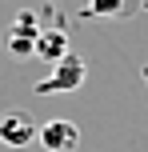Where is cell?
Here are the masks:
<instances>
[{"instance_id": "5b68a950", "label": "cell", "mask_w": 148, "mask_h": 152, "mask_svg": "<svg viewBox=\"0 0 148 152\" xmlns=\"http://www.w3.org/2000/svg\"><path fill=\"white\" fill-rule=\"evenodd\" d=\"M148 0H88L84 12L92 16V20H128V16L144 12Z\"/></svg>"}, {"instance_id": "6da1fadb", "label": "cell", "mask_w": 148, "mask_h": 152, "mask_svg": "<svg viewBox=\"0 0 148 152\" xmlns=\"http://www.w3.org/2000/svg\"><path fill=\"white\" fill-rule=\"evenodd\" d=\"M40 132V120L28 112V108H12V112L0 116V144L8 148H28Z\"/></svg>"}, {"instance_id": "3957f363", "label": "cell", "mask_w": 148, "mask_h": 152, "mask_svg": "<svg viewBox=\"0 0 148 152\" xmlns=\"http://www.w3.org/2000/svg\"><path fill=\"white\" fill-rule=\"evenodd\" d=\"M36 140H40L48 152H72V148L80 144V128H76L72 120H48V124H40Z\"/></svg>"}, {"instance_id": "52a82bcc", "label": "cell", "mask_w": 148, "mask_h": 152, "mask_svg": "<svg viewBox=\"0 0 148 152\" xmlns=\"http://www.w3.org/2000/svg\"><path fill=\"white\" fill-rule=\"evenodd\" d=\"M144 84H148V68H144Z\"/></svg>"}, {"instance_id": "8992f818", "label": "cell", "mask_w": 148, "mask_h": 152, "mask_svg": "<svg viewBox=\"0 0 148 152\" xmlns=\"http://www.w3.org/2000/svg\"><path fill=\"white\" fill-rule=\"evenodd\" d=\"M32 56L60 64L64 56H68V36H64L60 28H52V32H40V36H36V52H32Z\"/></svg>"}, {"instance_id": "277c9868", "label": "cell", "mask_w": 148, "mask_h": 152, "mask_svg": "<svg viewBox=\"0 0 148 152\" xmlns=\"http://www.w3.org/2000/svg\"><path fill=\"white\" fill-rule=\"evenodd\" d=\"M36 24H32V12H20L16 16V24H12V32H8V52L16 56V60H24V56H32L36 52Z\"/></svg>"}, {"instance_id": "7a4b0ae2", "label": "cell", "mask_w": 148, "mask_h": 152, "mask_svg": "<svg viewBox=\"0 0 148 152\" xmlns=\"http://www.w3.org/2000/svg\"><path fill=\"white\" fill-rule=\"evenodd\" d=\"M84 76H88L84 60H80L76 52H68L60 64H56L52 76H44V80L36 84V92H40V96H52V92H76L80 84H84Z\"/></svg>"}]
</instances>
